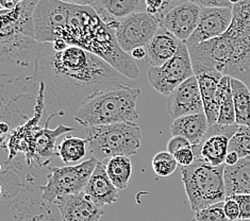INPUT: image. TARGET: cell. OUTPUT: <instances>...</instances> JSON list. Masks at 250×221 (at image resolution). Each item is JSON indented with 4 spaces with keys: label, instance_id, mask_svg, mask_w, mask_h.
I'll return each instance as SVG.
<instances>
[{
    "label": "cell",
    "instance_id": "cell-1",
    "mask_svg": "<svg viewBox=\"0 0 250 221\" xmlns=\"http://www.w3.org/2000/svg\"><path fill=\"white\" fill-rule=\"evenodd\" d=\"M125 76L104 60L76 46L57 51L42 46L33 78L46 88V103L77 113L98 94L123 84ZM126 78V77H125Z\"/></svg>",
    "mask_w": 250,
    "mask_h": 221
},
{
    "label": "cell",
    "instance_id": "cell-2",
    "mask_svg": "<svg viewBox=\"0 0 250 221\" xmlns=\"http://www.w3.org/2000/svg\"><path fill=\"white\" fill-rule=\"evenodd\" d=\"M34 38L39 43L63 40L108 62L118 73L136 79L140 69L134 59L118 44L115 30L100 19L92 7L40 0L33 15Z\"/></svg>",
    "mask_w": 250,
    "mask_h": 221
},
{
    "label": "cell",
    "instance_id": "cell-3",
    "mask_svg": "<svg viewBox=\"0 0 250 221\" xmlns=\"http://www.w3.org/2000/svg\"><path fill=\"white\" fill-rule=\"evenodd\" d=\"M141 89L120 84L98 94L83 104L75 114V121L82 127L134 122L140 118L138 99Z\"/></svg>",
    "mask_w": 250,
    "mask_h": 221
},
{
    "label": "cell",
    "instance_id": "cell-4",
    "mask_svg": "<svg viewBox=\"0 0 250 221\" xmlns=\"http://www.w3.org/2000/svg\"><path fill=\"white\" fill-rule=\"evenodd\" d=\"M226 164L213 166L202 159H196L188 167H181L182 182L189 205L194 213L224 202L227 198L224 180Z\"/></svg>",
    "mask_w": 250,
    "mask_h": 221
},
{
    "label": "cell",
    "instance_id": "cell-5",
    "mask_svg": "<svg viewBox=\"0 0 250 221\" xmlns=\"http://www.w3.org/2000/svg\"><path fill=\"white\" fill-rule=\"evenodd\" d=\"M88 151L92 158L106 164L118 155L132 157L142 146V130L134 122H122L87 128Z\"/></svg>",
    "mask_w": 250,
    "mask_h": 221
},
{
    "label": "cell",
    "instance_id": "cell-6",
    "mask_svg": "<svg viewBox=\"0 0 250 221\" xmlns=\"http://www.w3.org/2000/svg\"><path fill=\"white\" fill-rule=\"evenodd\" d=\"M1 37V77L13 80L34 71L35 62L43 44L21 32L0 33Z\"/></svg>",
    "mask_w": 250,
    "mask_h": 221
},
{
    "label": "cell",
    "instance_id": "cell-7",
    "mask_svg": "<svg viewBox=\"0 0 250 221\" xmlns=\"http://www.w3.org/2000/svg\"><path fill=\"white\" fill-rule=\"evenodd\" d=\"M97 163L96 159L90 158L74 166L52 167L46 184L41 186V198L48 204H55L62 197L83 193Z\"/></svg>",
    "mask_w": 250,
    "mask_h": 221
},
{
    "label": "cell",
    "instance_id": "cell-8",
    "mask_svg": "<svg viewBox=\"0 0 250 221\" xmlns=\"http://www.w3.org/2000/svg\"><path fill=\"white\" fill-rule=\"evenodd\" d=\"M193 76L195 74L192 59L187 43L183 41H181L179 49L169 61L162 66L150 67L147 74L150 85L164 96H169L174 89Z\"/></svg>",
    "mask_w": 250,
    "mask_h": 221
},
{
    "label": "cell",
    "instance_id": "cell-9",
    "mask_svg": "<svg viewBox=\"0 0 250 221\" xmlns=\"http://www.w3.org/2000/svg\"><path fill=\"white\" fill-rule=\"evenodd\" d=\"M161 23L156 17L142 12L130 15L114 26L118 44L125 52H131L138 47H146L157 34Z\"/></svg>",
    "mask_w": 250,
    "mask_h": 221
},
{
    "label": "cell",
    "instance_id": "cell-10",
    "mask_svg": "<svg viewBox=\"0 0 250 221\" xmlns=\"http://www.w3.org/2000/svg\"><path fill=\"white\" fill-rule=\"evenodd\" d=\"M240 125H210L209 130L201 144L194 148L196 159H202L213 166L225 164L226 157L229 152V144L233 135L237 132Z\"/></svg>",
    "mask_w": 250,
    "mask_h": 221
},
{
    "label": "cell",
    "instance_id": "cell-11",
    "mask_svg": "<svg viewBox=\"0 0 250 221\" xmlns=\"http://www.w3.org/2000/svg\"><path fill=\"white\" fill-rule=\"evenodd\" d=\"M232 19V8H201L197 28L187 45L196 46L222 37L230 28Z\"/></svg>",
    "mask_w": 250,
    "mask_h": 221
},
{
    "label": "cell",
    "instance_id": "cell-12",
    "mask_svg": "<svg viewBox=\"0 0 250 221\" xmlns=\"http://www.w3.org/2000/svg\"><path fill=\"white\" fill-rule=\"evenodd\" d=\"M166 102L168 114L174 119L205 113L197 77L193 76L174 89Z\"/></svg>",
    "mask_w": 250,
    "mask_h": 221
},
{
    "label": "cell",
    "instance_id": "cell-13",
    "mask_svg": "<svg viewBox=\"0 0 250 221\" xmlns=\"http://www.w3.org/2000/svg\"><path fill=\"white\" fill-rule=\"evenodd\" d=\"M200 12L201 8L198 4L184 0L165 15L162 27L167 29L179 40L188 43L197 28Z\"/></svg>",
    "mask_w": 250,
    "mask_h": 221
},
{
    "label": "cell",
    "instance_id": "cell-14",
    "mask_svg": "<svg viewBox=\"0 0 250 221\" xmlns=\"http://www.w3.org/2000/svg\"><path fill=\"white\" fill-rule=\"evenodd\" d=\"M57 205L62 221H100L104 211L87 198L84 193L59 198Z\"/></svg>",
    "mask_w": 250,
    "mask_h": 221
},
{
    "label": "cell",
    "instance_id": "cell-15",
    "mask_svg": "<svg viewBox=\"0 0 250 221\" xmlns=\"http://www.w3.org/2000/svg\"><path fill=\"white\" fill-rule=\"evenodd\" d=\"M83 193L98 207L113 204L118 200V189L109 178L106 164L97 163Z\"/></svg>",
    "mask_w": 250,
    "mask_h": 221
},
{
    "label": "cell",
    "instance_id": "cell-16",
    "mask_svg": "<svg viewBox=\"0 0 250 221\" xmlns=\"http://www.w3.org/2000/svg\"><path fill=\"white\" fill-rule=\"evenodd\" d=\"M92 8L110 28L126 17L146 12V0H96Z\"/></svg>",
    "mask_w": 250,
    "mask_h": 221
},
{
    "label": "cell",
    "instance_id": "cell-17",
    "mask_svg": "<svg viewBox=\"0 0 250 221\" xmlns=\"http://www.w3.org/2000/svg\"><path fill=\"white\" fill-rule=\"evenodd\" d=\"M39 1L25 0L14 9L1 10V33L21 32L34 38L33 15Z\"/></svg>",
    "mask_w": 250,
    "mask_h": 221
},
{
    "label": "cell",
    "instance_id": "cell-18",
    "mask_svg": "<svg viewBox=\"0 0 250 221\" xmlns=\"http://www.w3.org/2000/svg\"><path fill=\"white\" fill-rule=\"evenodd\" d=\"M180 44L181 40H178L167 29L160 27L150 43L145 47L147 62L151 65V67L162 66L176 55Z\"/></svg>",
    "mask_w": 250,
    "mask_h": 221
},
{
    "label": "cell",
    "instance_id": "cell-19",
    "mask_svg": "<svg viewBox=\"0 0 250 221\" xmlns=\"http://www.w3.org/2000/svg\"><path fill=\"white\" fill-rule=\"evenodd\" d=\"M209 128L210 124L206 114L200 113L175 119L170 125V134L184 137L196 148L204 141Z\"/></svg>",
    "mask_w": 250,
    "mask_h": 221
},
{
    "label": "cell",
    "instance_id": "cell-20",
    "mask_svg": "<svg viewBox=\"0 0 250 221\" xmlns=\"http://www.w3.org/2000/svg\"><path fill=\"white\" fill-rule=\"evenodd\" d=\"M196 77L198 79L202 103H204L208 121L210 125L216 124L219 115L218 86L224 76L216 73H204Z\"/></svg>",
    "mask_w": 250,
    "mask_h": 221
},
{
    "label": "cell",
    "instance_id": "cell-21",
    "mask_svg": "<svg viewBox=\"0 0 250 221\" xmlns=\"http://www.w3.org/2000/svg\"><path fill=\"white\" fill-rule=\"evenodd\" d=\"M224 180L227 198L236 195H250V157L233 166L226 165Z\"/></svg>",
    "mask_w": 250,
    "mask_h": 221
},
{
    "label": "cell",
    "instance_id": "cell-22",
    "mask_svg": "<svg viewBox=\"0 0 250 221\" xmlns=\"http://www.w3.org/2000/svg\"><path fill=\"white\" fill-rule=\"evenodd\" d=\"M75 128L73 127H66L64 124H60L56 129H49L48 125H46V128H41L38 133L35 134L33 141H32V149H31V159H30V164L32 160L35 162H40L41 158H45L49 161L51 157L55 155L56 148V141L59 136L64 133H68L74 131Z\"/></svg>",
    "mask_w": 250,
    "mask_h": 221
},
{
    "label": "cell",
    "instance_id": "cell-23",
    "mask_svg": "<svg viewBox=\"0 0 250 221\" xmlns=\"http://www.w3.org/2000/svg\"><path fill=\"white\" fill-rule=\"evenodd\" d=\"M231 87L233 94L235 123L250 127V88L245 83L231 78Z\"/></svg>",
    "mask_w": 250,
    "mask_h": 221
},
{
    "label": "cell",
    "instance_id": "cell-24",
    "mask_svg": "<svg viewBox=\"0 0 250 221\" xmlns=\"http://www.w3.org/2000/svg\"><path fill=\"white\" fill-rule=\"evenodd\" d=\"M219 115L217 123L222 125L235 124V110L233 94L231 87V78L224 76L218 86Z\"/></svg>",
    "mask_w": 250,
    "mask_h": 221
},
{
    "label": "cell",
    "instance_id": "cell-25",
    "mask_svg": "<svg viewBox=\"0 0 250 221\" xmlns=\"http://www.w3.org/2000/svg\"><path fill=\"white\" fill-rule=\"evenodd\" d=\"M106 171L112 183L118 190L126 189L132 176V163L129 157L118 155L106 163Z\"/></svg>",
    "mask_w": 250,
    "mask_h": 221
},
{
    "label": "cell",
    "instance_id": "cell-26",
    "mask_svg": "<svg viewBox=\"0 0 250 221\" xmlns=\"http://www.w3.org/2000/svg\"><path fill=\"white\" fill-rule=\"evenodd\" d=\"M88 149V141L85 139L68 135L58 146V155L66 165L78 163L85 157Z\"/></svg>",
    "mask_w": 250,
    "mask_h": 221
},
{
    "label": "cell",
    "instance_id": "cell-27",
    "mask_svg": "<svg viewBox=\"0 0 250 221\" xmlns=\"http://www.w3.org/2000/svg\"><path fill=\"white\" fill-rule=\"evenodd\" d=\"M177 167L175 157L168 151L158 152L152 159V169L161 178L169 177L177 170Z\"/></svg>",
    "mask_w": 250,
    "mask_h": 221
},
{
    "label": "cell",
    "instance_id": "cell-28",
    "mask_svg": "<svg viewBox=\"0 0 250 221\" xmlns=\"http://www.w3.org/2000/svg\"><path fill=\"white\" fill-rule=\"evenodd\" d=\"M229 151L236 152L241 159L250 157V127L240 125L230 141Z\"/></svg>",
    "mask_w": 250,
    "mask_h": 221
},
{
    "label": "cell",
    "instance_id": "cell-29",
    "mask_svg": "<svg viewBox=\"0 0 250 221\" xmlns=\"http://www.w3.org/2000/svg\"><path fill=\"white\" fill-rule=\"evenodd\" d=\"M194 221H230L224 211V202L208 206L195 213Z\"/></svg>",
    "mask_w": 250,
    "mask_h": 221
},
{
    "label": "cell",
    "instance_id": "cell-30",
    "mask_svg": "<svg viewBox=\"0 0 250 221\" xmlns=\"http://www.w3.org/2000/svg\"><path fill=\"white\" fill-rule=\"evenodd\" d=\"M175 159L177 161V163L181 167H188L190 166L196 160V154L195 150L193 147L190 148H184L181 149V150L178 151L175 155Z\"/></svg>",
    "mask_w": 250,
    "mask_h": 221
},
{
    "label": "cell",
    "instance_id": "cell-31",
    "mask_svg": "<svg viewBox=\"0 0 250 221\" xmlns=\"http://www.w3.org/2000/svg\"><path fill=\"white\" fill-rule=\"evenodd\" d=\"M233 198L240 206V220H250V195H236Z\"/></svg>",
    "mask_w": 250,
    "mask_h": 221
},
{
    "label": "cell",
    "instance_id": "cell-32",
    "mask_svg": "<svg viewBox=\"0 0 250 221\" xmlns=\"http://www.w3.org/2000/svg\"><path fill=\"white\" fill-rule=\"evenodd\" d=\"M224 211L230 221L240 220V206L233 198H226L224 201Z\"/></svg>",
    "mask_w": 250,
    "mask_h": 221
},
{
    "label": "cell",
    "instance_id": "cell-33",
    "mask_svg": "<svg viewBox=\"0 0 250 221\" xmlns=\"http://www.w3.org/2000/svg\"><path fill=\"white\" fill-rule=\"evenodd\" d=\"M190 147L194 148V146L190 144L189 141L184 139L182 136H172L167 142V151L172 155H175L178 151L181 150V149Z\"/></svg>",
    "mask_w": 250,
    "mask_h": 221
},
{
    "label": "cell",
    "instance_id": "cell-34",
    "mask_svg": "<svg viewBox=\"0 0 250 221\" xmlns=\"http://www.w3.org/2000/svg\"><path fill=\"white\" fill-rule=\"evenodd\" d=\"M200 8H233L231 0H188Z\"/></svg>",
    "mask_w": 250,
    "mask_h": 221
},
{
    "label": "cell",
    "instance_id": "cell-35",
    "mask_svg": "<svg viewBox=\"0 0 250 221\" xmlns=\"http://www.w3.org/2000/svg\"><path fill=\"white\" fill-rule=\"evenodd\" d=\"M164 4L165 0H146V13L154 16L159 20V17L161 13H162Z\"/></svg>",
    "mask_w": 250,
    "mask_h": 221
},
{
    "label": "cell",
    "instance_id": "cell-36",
    "mask_svg": "<svg viewBox=\"0 0 250 221\" xmlns=\"http://www.w3.org/2000/svg\"><path fill=\"white\" fill-rule=\"evenodd\" d=\"M182 1H184V0H165V4H164L163 11H162V13H161V15L159 17V21L161 23V27H162V22H163V20H164L165 15L167 14L172 8L176 7L177 4H179Z\"/></svg>",
    "mask_w": 250,
    "mask_h": 221
},
{
    "label": "cell",
    "instance_id": "cell-37",
    "mask_svg": "<svg viewBox=\"0 0 250 221\" xmlns=\"http://www.w3.org/2000/svg\"><path fill=\"white\" fill-rule=\"evenodd\" d=\"M23 1L25 0H0V5L2 10H12Z\"/></svg>",
    "mask_w": 250,
    "mask_h": 221
},
{
    "label": "cell",
    "instance_id": "cell-38",
    "mask_svg": "<svg viewBox=\"0 0 250 221\" xmlns=\"http://www.w3.org/2000/svg\"><path fill=\"white\" fill-rule=\"evenodd\" d=\"M130 55L134 60H144L147 57V51L145 47H138L131 51Z\"/></svg>",
    "mask_w": 250,
    "mask_h": 221
},
{
    "label": "cell",
    "instance_id": "cell-39",
    "mask_svg": "<svg viewBox=\"0 0 250 221\" xmlns=\"http://www.w3.org/2000/svg\"><path fill=\"white\" fill-rule=\"evenodd\" d=\"M240 160H241V158L239 157V154H237L236 152L229 151L228 154H227V157H226L225 164L228 165V166H233V165L239 163Z\"/></svg>",
    "mask_w": 250,
    "mask_h": 221
},
{
    "label": "cell",
    "instance_id": "cell-40",
    "mask_svg": "<svg viewBox=\"0 0 250 221\" xmlns=\"http://www.w3.org/2000/svg\"><path fill=\"white\" fill-rule=\"evenodd\" d=\"M59 1L69 3V4L83 5V7H92V4L96 1V0H59Z\"/></svg>",
    "mask_w": 250,
    "mask_h": 221
},
{
    "label": "cell",
    "instance_id": "cell-41",
    "mask_svg": "<svg viewBox=\"0 0 250 221\" xmlns=\"http://www.w3.org/2000/svg\"><path fill=\"white\" fill-rule=\"evenodd\" d=\"M0 130H1L2 135H5L7 133H9V131H10V124H9L8 122L2 121L1 124H0Z\"/></svg>",
    "mask_w": 250,
    "mask_h": 221
},
{
    "label": "cell",
    "instance_id": "cell-42",
    "mask_svg": "<svg viewBox=\"0 0 250 221\" xmlns=\"http://www.w3.org/2000/svg\"><path fill=\"white\" fill-rule=\"evenodd\" d=\"M240 1V0H231V2L232 3H233V5L235 4V3H237V2H239Z\"/></svg>",
    "mask_w": 250,
    "mask_h": 221
},
{
    "label": "cell",
    "instance_id": "cell-43",
    "mask_svg": "<svg viewBox=\"0 0 250 221\" xmlns=\"http://www.w3.org/2000/svg\"><path fill=\"white\" fill-rule=\"evenodd\" d=\"M237 221H250V220H237Z\"/></svg>",
    "mask_w": 250,
    "mask_h": 221
},
{
    "label": "cell",
    "instance_id": "cell-44",
    "mask_svg": "<svg viewBox=\"0 0 250 221\" xmlns=\"http://www.w3.org/2000/svg\"><path fill=\"white\" fill-rule=\"evenodd\" d=\"M249 88H250V86H249Z\"/></svg>",
    "mask_w": 250,
    "mask_h": 221
}]
</instances>
